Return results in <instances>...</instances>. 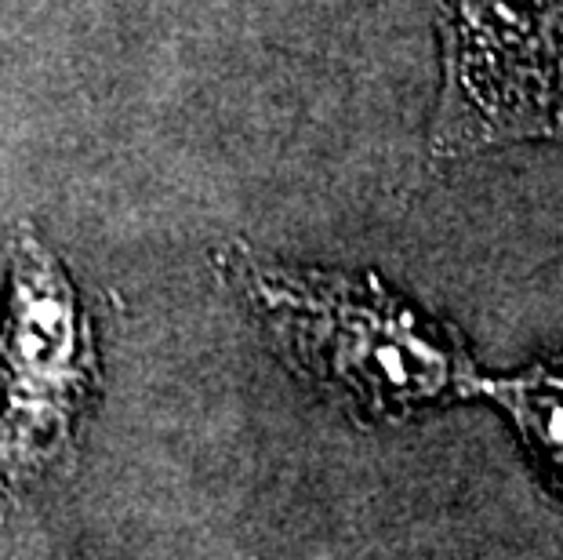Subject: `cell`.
I'll list each match as a JSON object with an SVG mask.
<instances>
[{
    "label": "cell",
    "mask_w": 563,
    "mask_h": 560,
    "mask_svg": "<svg viewBox=\"0 0 563 560\" xmlns=\"http://www.w3.org/2000/svg\"><path fill=\"white\" fill-rule=\"evenodd\" d=\"M99 383V342L77 284L22 222L8 248L0 320V520L33 484L77 462Z\"/></svg>",
    "instance_id": "2"
},
{
    "label": "cell",
    "mask_w": 563,
    "mask_h": 560,
    "mask_svg": "<svg viewBox=\"0 0 563 560\" xmlns=\"http://www.w3.org/2000/svg\"><path fill=\"white\" fill-rule=\"evenodd\" d=\"M481 393L509 411L531 451L563 484V361L531 364L506 378H481Z\"/></svg>",
    "instance_id": "4"
},
{
    "label": "cell",
    "mask_w": 563,
    "mask_h": 560,
    "mask_svg": "<svg viewBox=\"0 0 563 560\" xmlns=\"http://www.w3.org/2000/svg\"><path fill=\"white\" fill-rule=\"evenodd\" d=\"M233 273L284 361L361 419H407L426 404L481 393L462 339L378 277L291 270L247 252H233Z\"/></svg>",
    "instance_id": "1"
},
{
    "label": "cell",
    "mask_w": 563,
    "mask_h": 560,
    "mask_svg": "<svg viewBox=\"0 0 563 560\" xmlns=\"http://www.w3.org/2000/svg\"><path fill=\"white\" fill-rule=\"evenodd\" d=\"M440 44L433 157L563 146V0H429Z\"/></svg>",
    "instance_id": "3"
}]
</instances>
